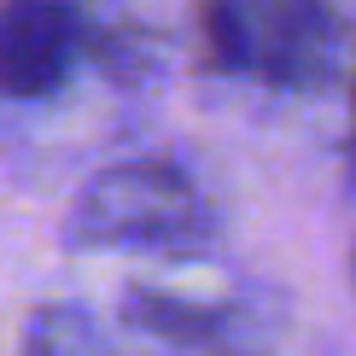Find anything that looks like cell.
Listing matches in <instances>:
<instances>
[{"label":"cell","mask_w":356,"mask_h":356,"mask_svg":"<svg viewBox=\"0 0 356 356\" xmlns=\"http://www.w3.org/2000/svg\"><path fill=\"white\" fill-rule=\"evenodd\" d=\"M175 356H245V350H234V345H216V350H175Z\"/></svg>","instance_id":"obj_7"},{"label":"cell","mask_w":356,"mask_h":356,"mask_svg":"<svg viewBox=\"0 0 356 356\" xmlns=\"http://www.w3.org/2000/svg\"><path fill=\"white\" fill-rule=\"evenodd\" d=\"M345 158H350V187H356V82H350V140H345Z\"/></svg>","instance_id":"obj_6"},{"label":"cell","mask_w":356,"mask_h":356,"mask_svg":"<svg viewBox=\"0 0 356 356\" xmlns=\"http://www.w3.org/2000/svg\"><path fill=\"white\" fill-rule=\"evenodd\" d=\"M94 58L82 0H0V99L41 106Z\"/></svg>","instance_id":"obj_3"},{"label":"cell","mask_w":356,"mask_h":356,"mask_svg":"<svg viewBox=\"0 0 356 356\" xmlns=\"http://www.w3.org/2000/svg\"><path fill=\"white\" fill-rule=\"evenodd\" d=\"M123 321L135 333H152L175 350H216L234 345V304L222 298H193V292H170V286H135L123 292Z\"/></svg>","instance_id":"obj_4"},{"label":"cell","mask_w":356,"mask_h":356,"mask_svg":"<svg viewBox=\"0 0 356 356\" xmlns=\"http://www.w3.org/2000/svg\"><path fill=\"white\" fill-rule=\"evenodd\" d=\"M216 240V204L170 158H123L106 164L65 211L70 251H158L199 257Z\"/></svg>","instance_id":"obj_2"},{"label":"cell","mask_w":356,"mask_h":356,"mask_svg":"<svg viewBox=\"0 0 356 356\" xmlns=\"http://www.w3.org/2000/svg\"><path fill=\"white\" fill-rule=\"evenodd\" d=\"M18 356H106V345H99L94 321L82 316V309L70 304H47L29 316L24 327V350Z\"/></svg>","instance_id":"obj_5"},{"label":"cell","mask_w":356,"mask_h":356,"mask_svg":"<svg viewBox=\"0 0 356 356\" xmlns=\"http://www.w3.org/2000/svg\"><path fill=\"white\" fill-rule=\"evenodd\" d=\"M199 53L216 76L321 94L356 82V0H199Z\"/></svg>","instance_id":"obj_1"}]
</instances>
